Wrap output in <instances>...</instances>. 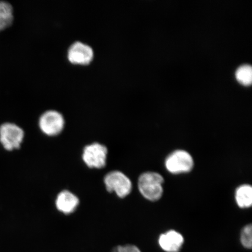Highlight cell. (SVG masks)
<instances>
[{"instance_id":"obj_4","label":"cell","mask_w":252,"mask_h":252,"mask_svg":"<svg viewBox=\"0 0 252 252\" xmlns=\"http://www.w3.org/2000/svg\"><path fill=\"white\" fill-rule=\"evenodd\" d=\"M108 155V150L105 145L94 142L84 148L82 159L88 168L102 169L106 165Z\"/></svg>"},{"instance_id":"obj_8","label":"cell","mask_w":252,"mask_h":252,"mask_svg":"<svg viewBox=\"0 0 252 252\" xmlns=\"http://www.w3.org/2000/svg\"><path fill=\"white\" fill-rule=\"evenodd\" d=\"M79 204L80 199L77 195L67 190L60 192L55 200L57 210L65 215H70L74 213Z\"/></svg>"},{"instance_id":"obj_11","label":"cell","mask_w":252,"mask_h":252,"mask_svg":"<svg viewBox=\"0 0 252 252\" xmlns=\"http://www.w3.org/2000/svg\"><path fill=\"white\" fill-rule=\"evenodd\" d=\"M235 200L242 209L251 207L252 204V188L250 185H242L236 189Z\"/></svg>"},{"instance_id":"obj_10","label":"cell","mask_w":252,"mask_h":252,"mask_svg":"<svg viewBox=\"0 0 252 252\" xmlns=\"http://www.w3.org/2000/svg\"><path fill=\"white\" fill-rule=\"evenodd\" d=\"M15 21L14 8L10 3L0 1V32L12 26Z\"/></svg>"},{"instance_id":"obj_14","label":"cell","mask_w":252,"mask_h":252,"mask_svg":"<svg viewBox=\"0 0 252 252\" xmlns=\"http://www.w3.org/2000/svg\"><path fill=\"white\" fill-rule=\"evenodd\" d=\"M111 252H141L137 246L132 244L119 245L113 248Z\"/></svg>"},{"instance_id":"obj_5","label":"cell","mask_w":252,"mask_h":252,"mask_svg":"<svg viewBox=\"0 0 252 252\" xmlns=\"http://www.w3.org/2000/svg\"><path fill=\"white\" fill-rule=\"evenodd\" d=\"M103 182L107 191L115 193L121 198L128 196L133 188L132 182L128 176L119 171L107 173L104 177Z\"/></svg>"},{"instance_id":"obj_7","label":"cell","mask_w":252,"mask_h":252,"mask_svg":"<svg viewBox=\"0 0 252 252\" xmlns=\"http://www.w3.org/2000/svg\"><path fill=\"white\" fill-rule=\"evenodd\" d=\"M194 161L190 154L185 150L173 151L166 158L165 166L173 174L188 173L193 169Z\"/></svg>"},{"instance_id":"obj_9","label":"cell","mask_w":252,"mask_h":252,"mask_svg":"<svg viewBox=\"0 0 252 252\" xmlns=\"http://www.w3.org/2000/svg\"><path fill=\"white\" fill-rule=\"evenodd\" d=\"M158 243L163 251L179 252L184 244V238L180 233L170 230L159 236Z\"/></svg>"},{"instance_id":"obj_1","label":"cell","mask_w":252,"mask_h":252,"mask_svg":"<svg viewBox=\"0 0 252 252\" xmlns=\"http://www.w3.org/2000/svg\"><path fill=\"white\" fill-rule=\"evenodd\" d=\"M37 126L42 134L56 137L64 131L66 119L63 113L55 109H47L39 116Z\"/></svg>"},{"instance_id":"obj_2","label":"cell","mask_w":252,"mask_h":252,"mask_svg":"<svg viewBox=\"0 0 252 252\" xmlns=\"http://www.w3.org/2000/svg\"><path fill=\"white\" fill-rule=\"evenodd\" d=\"M163 183L164 179L159 173L147 172L138 178V188L142 196L148 200L156 201L162 196Z\"/></svg>"},{"instance_id":"obj_12","label":"cell","mask_w":252,"mask_h":252,"mask_svg":"<svg viewBox=\"0 0 252 252\" xmlns=\"http://www.w3.org/2000/svg\"><path fill=\"white\" fill-rule=\"evenodd\" d=\"M237 80L242 84L250 85L252 81V68L250 64H244L238 67L235 72Z\"/></svg>"},{"instance_id":"obj_13","label":"cell","mask_w":252,"mask_h":252,"mask_svg":"<svg viewBox=\"0 0 252 252\" xmlns=\"http://www.w3.org/2000/svg\"><path fill=\"white\" fill-rule=\"evenodd\" d=\"M241 242L243 247L251 249L252 247V227L251 224L246 225L242 230Z\"/></svg>"},{"instance_id":"obj_3","label":"cell","mask_w":252,"mask_h":252,"mask_svg":"<svg viewBox=\"0 0 252 252\" xmlns=\"http://www.w3.org/2000/svg\"><path fill=\"white\" fill-rule=\"evenodd\" d=\"M94 58L92 46L80 40H75L68 47L66 59L70 64L77 67H87Z\"/></svg>"},{"instance_id":"obj_6","label":"cell","mask_w":252,"mask_h":252,"mask_svg":"<svg viewBox=\"0 0 252 252\" xmlns=\"http://www.w3.org/2000/svg\"><path fill=\"white\" fill-rule=\"evenodd\" d=\"M24 137V129L14 123H4L0 126V142L5 150L20 149Z\"/></svg>"}]
</instances>
